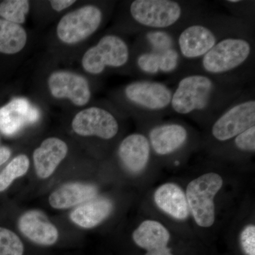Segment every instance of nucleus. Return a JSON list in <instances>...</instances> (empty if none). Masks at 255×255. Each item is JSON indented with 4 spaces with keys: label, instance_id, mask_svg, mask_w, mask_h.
Returning <instances> with one entry per match:
<instances>
[{
    "label": "nucleus",
    "instance_id": "1",
    "mask_svg": "<svg viewBox=\"0 0 255 255\" xmlns=\"http://www.w3.org/2000/svg\"><path fill=\"white\" fill-rule=\"evenodd\" d=\"M171 112L195 120H211L240 97L249 81L214 78L196 72L178 75Z\"/></svg>",
    "mask_w": 255,
    "mask_h": 255
},
{
    "label": "nucleus",
    "instance_id": "2",
    "mask_svg": "<svg viewBox=\"0 0 255 255\" xmlns=\"http://www.w3.org/2000/svg\"><path fill=\"white\" fill-rule=\"evenodd\" d=\"M253 35V23L236 16L208 12L191 20L175 33L183 65L190 69L223 38Z\"/></svg>",
    "mask_w": 255,
    "mask_h": 255
},
{
    "label": "nucleus",
    "instance_id": "3",
    "mask_svg": "<svg viewBox=\"0 0 255 255\" xmlns=\"http://www.w3.org/2000/svg\"><path fill=\"white\" fill-rule=\"evenodd\" d=\"M255 60L254 35L223 38L188 72L250 81Z\"/></svg>",
    "mask_w": 255,
    "mask_h": 255
},
{
    "label": "nucleus",
    "instance_id": "4",
    "mask_svg": "<svg viewBox=\"0 0 255 255\" xmlns=\"http://www.w3.org/2000/svg\"><path fill=\"white\" fill-rule=\"evenodd\" d=\"M208 12L204 3L178 0H133L128 14L140 32L164 30L176 32L191 20Z\"/></svg>",
    "mask_w": 255,
    "mask_h": 255
},
{
    "label": "nucleus",
    "instance_id": "5",
    "mask_svg": "<svg viewBox=\"0 0 255 255\" xmlns=\"http://www.w3.org/2000/svg\"><path fill=\"white\" fill-rule=\"evenodd\" d=\"M172 92L166 83L150 79L137 80L124 87V100L141 118L156 119L171 112Z\"/></svg>",
    "mask_w": 255,
    "mask_h": 255
},
{
    "label": "nucleus",
    "instance_id": "6",
    "mask_svg": "<svg viewBox=\"0 0 255 255\" xmlns=\"http://www.w3.org/2000/svg\"><path fill=\"white\" fill-rule=\"evenodd\" d=\"M255 126V92L247 89L214 119L211 133L217 141L227 142Z\"/></svg>",
    "mask_w": 255,
    "mask_h": 255
},
{
    "label": "nucleus",
    "instance_id": "7",
    "mask_svg": "<svg viewBox=\"0 0 255 255\" xmlns=\"http://www.w3.org/2000/svg\"><path fill=\"white\" fill-rule=\"evenodd\" d=\"M130 55V47L122 36L107 34L85 52L82 58V68L90 75H100L107 68L126 66Z\"/></svg>",
    "mask_w": 255,
    "mask_h": 255
},
{
    "label": "nucleus",
    "instance_id": "8",
    "mask_svg": "<svg viewBox=\"0 0 255 255\" xmlns=\"http://www.w3.org/2000/svg\"><path fill=\"white\" fill-rule=\"evenodd\" d=\"M223 184L222 177L219 174L211 172L196 178L187 186L185 195L189 211L201 227L209 228L214 225V199Z\"/></svg>",
    "mask_w": 255,
    "mask_h": 255
},
{
    "label": "nucleus",
    "instance_id": "9",
    "mask_svg": "<svg viewBox=\"0 0 255 255\" xmlns=\"http://www.w3.org/2000/svg\"><path fill=\"white\" fill-rule=\"evenodd\" d=\"M103 20L100 6L85 5L64 15L57 26V36L65 44H77L96 33Z\"/></svg>",
    "mask_w": 255,
    "mask_h": 255
},
{
    "label": "nucleus",
    "instance_id": "10",
    "mask_svg": "<svg viewBox=\"0 0 255 255\" xmlns=\"http://www.w3.org/2000/svg\"><path fill=\"white\" fill-rule=\"evenodd\" d=\"M72 128L75 133L81 136L110 140L118 134L119 124L110 111L100 107H91L75 116Z\"/></svg>",
    "mask_w": 255,
    "mask_h": 255
},
{
    "label": "nucleus",
    "instance_id": "11",
    "mask_svg": "<svg viewBox=\"0 0 255 255\" xmlns=\"http://www.w3.org/2000/svg\"><path fill=\"white\" fill-rule=\"evenodd\" d=\"M48 86L54 98L68 99L78 107L87 105L91 100V88L87 79L73 72H53L48 79Z\"/></svg>",
    "mask_w": 255,
    "mask_h": 255
},
{
    "label": "nucleus",
    "instance_id": "12",
    "mask_svg": "<svg viewBox=\"0 0 255 255\" xmlns=\"http://www.w3.org/2000/svg\"><path fill=\"white\" fill-rule=\"evenodd\" d=\"M150 147L157 155H172L184 147L189 139L187 128L178 122L156 124L148 132Z\"/></svg>",
    "mask_w": 255,
    "mask_h": 255
},
{
    "label": "nucleus",
    "instance_id": "13",
    "mask_svg": "<svg viewBox=\"0 0 255 255\" xmlns=\"http://www.w3.org/2000/svg\"><path fill=\"white\" fill-rule=\"evenodd\" d=\"M38 119V112L28 100L14 99L0 108V132L6 136H12Z\"/></svg>",
    "mask_w": 255,
    "mask_h": 255
},
{
    "label": "nucleus",
    "instance_id": "14",
    "mask_svg": "<svg viewBox=\"0 0 255 255\" xmlns=\"http://www.w3.org/2000/svg\"><path fill=\"white\" fill-rule=\"evenodd\" d=\"M118 154L128 171L131 173H139L145 168L150 160V142L143 134H130L121 142Z\"/></svg>",
    "mask_w": 255,
    "mask_h": 255
},
{
    "label": "nucleus",
    "instance_id": "15",
    "mask_svg": "<svg viewBox=\"0 0 255 255\" xmlns=\"http://www.w3.org/2000/svg\"><path fill=\"white\" fill-rule=\"evenodd\" d=\"M68 147L61 139L48 137L33 152L37 175L41 179L49 177L66 157Z\"/></svg>",
    "mask_w": 255,
    "mask_h": 255
},
{
    "label": "nucleus",
    "instance_id": "16",
    "mask_svg": "<svg viewBox=\"0 0 255 255\" xmlns=\"http://www.w3.org/2000/svg\"><path fill=\"white\" fill-rule=\"evenodd\" d=\"M20 231L33 243L41 246H52L58 238V231L43 213L31 211L18 221Z\"/></svg>",
    "mask_w": 255,
    "mask_h": 255
},
{
    "label": "nucleus",
    "instance_id": "17",
    "mask_svg": "<svg viewBox=\"0 0 255 255\" xmlns=\"http://www.w3.org/2000/svg\"><path fill=\"white\" fill-rule=\"evenodd\" d=\"M154 200L159 209L174 219L184 220L189 216L187 197L177 184L173 183L162 184L155 191Z\"/></svg>",
    "mask_w": 255,
    "mask_h": 255
},
{
    "label": "nucleus",
    "instance_id": "18",
    "mask_svg": "<svg viewBox=\"0 0 255 255\" xmlns=\"http://www.w3.org/2000/svg\"><path fill=\"white\" fill-rule=\"evenodd\" d=\"M97 189L92 184L69 183L50 194L49 204L57 209H66L96 197Z\"/></svg>",
    "mask_w": 255,
    "mask_h": 255
},
{
    "label": "nucleus",
    "instance_id": "19",
    "mask_svg": "<svg viewBox=\"0 0 255 255\" xmlns=\"http://www.w3.org/2000/svg\"><path fill=\"white\" fill-rule=\"evenodd\" d=\"M113 204L107 198L95 197L74 209L70 219L84 228H92L105 221L112 213Z\"/></svg>",
    "mask_w": 255,
    "mask_h": 255
},
{
    "label": "nucleus",
    "instance_id": "20",
    "mask_svg": "<svg viewBox=\"0 0 255 255\" xmlns=\"http://www.w3.org/2000/svg\"><path fill=\"white\" fill-rule=\"evenodd\" d=\"M170 234L163 225L155 221H143L132 233L135 244L146 251L166 248L168 245Z\"/></svg>",
    "mask_w": 255,
    "mask_h": 255
},
{
    "label": "nucleus",
    "instance_id": "21",
    "mask_svg": "<svg viewBox=\"0 0 255 255\" xmlns=\"http://www.w3.org/2000/svg\"><path fill=\"white\" fill-rule=\"evenodd\" d=\"M27 38V33L21 25L0 18V53H19L26 46Z\"/></svg>",
    "mask_w": 255,
    "mask_h": 255
},
{
    "label": "nucleus",
    "instance_id": "22",
    "mask_svg": "<svg viewBox=\"0 0 255 255\" xmlns=\"http://www.w3.org/2000/svg\"><path fill=\"white\" fill-rule=\"evenodd\" d=\"M139 52L162 53L177 48L175 33L164 30H147L138 37Z\"/></svg>",
    "mask_w": 255,
    "mask_h": 255
},
{
    "label": "nucleus",
    "instance_id": "23",
    "mask_svg": "<svg viewBox=\"0 0 255 255\" xmlns=\"http://www.w3.org/2000/svg\"><path fill=\"white\" fill-rule=\"evenodd\" d=\"M164 52H139L135 60L137 70L145 76L166 75Z\"/></svg>",
    "mask_w": 255,
    "mask_h": 255
},
{
    "label": "nucleus",
    "instance_id": "24",
    "mask_svg": "<svg viewBox=\"0 0 255 255\" xmlns=\"http://www.w3.org/2000/svg\"><path fill=\"white\" fill-rule=\"evenodd\" d=\"M29 10L28 0H5L0 3V16L18 25L25 23Z\"/></svg>",
    "mask_w": 255,
    "mask_h": 255
},
{
    "label": "nucleus",
    "instance_id": "25",
    "mask_svg": "<svg viewBox=\"0 0 255 255\" xmlns=\"http://www.w3.org/2000/svg\"><path fill=\"white\" fill-rule=\"evenodd\" d=\"M28 167L29 159L27 156L19 155L15 157L0 173V192L7 189L16 178L24 175Z\"/></svg>",
    "mask_w": 255,
    "mask_h": 255
},
{
    "label": "nucleus",
    "instance_id": "26",
    "mask_svg": "<svg viewBox=\"0 0 255 255\" xmlns=\"http://www.w3.org/2000/svg\"><path fill=\"white\" fill-rule=\"evenodd\" d=\"M23 246L12 231L0 228V255H23Z\"/></svg>",
    "mask_w": 255,
    "mask_h": 255
},
{
    "label": "nucleus",
    "instance_id": "27",
    "mask_svg": "<svg viewBox=\"0 0 255 255\" xmlns=\"http://www.w3.org/2000/svg\"><path fill=\"white\" fill-rule=\"evenodd\" d=\"M236 148L243 152H255V126L250 128L233 139Z\"/></svg>",
    "mask_w": 255,
    "mask_h": 255
},
{
    "label": "nucleus",
    "instance_id": "28",
    "mask_svg": "<svg viewBox=\"0 0 255 255\" xmlns=\"http://www.w3.org/2000/svg\"><path fill=\"white\" fill-rule=\"evenodd\" d=\"M243 251L246 255H255V226L250 225L243 229L241 235Z\"/></svg>",
    "mask_w": 255,
    "mask_h": 255
},
{
    "label": "nucleus",
    "instance_id": "29",
    "mask_svg": "<svg viewBox=\"0 0 255 255\" xmlns=\"http://www.w3.org/2000/svg\"><path fill=\"white\" fill-rule=\"evenodd\" d=\"M76 1L75 0H51L50 1V4L53 10L57 12H60L63 10L68 9Z\"/></svg>",
    "mask_w": 255,
    "mask_h": 255
},
{
    "label": "nucleus",
    "instance_id": "30",
    "mask_svg": "<svg viewBox=\"0 0 255 255\" xmlns=\"http://www.w3.org/2000/svg\"><path fill=\"white\" fill-rule=\"evenodd\" d=\"M11 150L7 147H0V166L5 163L11 156Z\"/></svg>",
    "mask_w": 255,
    "mask_h": 255
},
{
    "label": "nucleus",
    "instance_id": "31",
    "mask_svg": "<svg viewBox=\"0 0 255 255\" xmlns=\"http://www.w3.org/2000/svg\"><path fill=\"white\" fill-rule=\"evenodd\" d=\"M145 255H173L171 253V250L166 248H157V249L151 250L147 251Z\"/></svg>",
    "mask_w": 255,
    "mask_h": 255
}]
</instances>
